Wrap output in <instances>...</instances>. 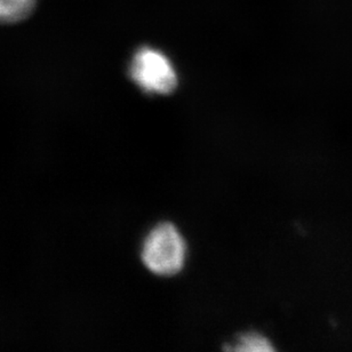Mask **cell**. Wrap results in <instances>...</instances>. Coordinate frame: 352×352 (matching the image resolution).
<instances>
[{
	"mask_svg": "<svg viewBox=\"0 0 352 352\" xmlns=\"http://www.w3.org/2000/svg\"><path fill=\"white\" fill-rule=\"evenodd\" d=\"M188 248L179 229L168 222L157 224L146 234L141 248L144 267L158 277H172L186 265Z\"/></svg>",
	"mask_w": 352,
	"mask_h": 352,
	"instance_id": "1",
	"label": "cell"
},
{
	"mask_svg": "<svg viewBox=\"0 0 352 352\" xmlns=\"http://www.w3.org/2000/svg\"><path fill=\"white\" fill-rule=\"evenodd\" d=\"M129 78L146 94L167 95L177 87V75L170 58L155 48L143 46L133 55Z\"/></svg>",
	"mask_w": 352,
	"mask_h": 352,
	"instance_id": "2",
	"label": "cell"
},
{
	"mask_svg": "<svg viewBox=\"0 0 352 352\" xmlns=\"http://www.w3.org/2000/svg\"><path fill=\"white\" fill-rule=\"evenodd\" d=\"M226 352H278L277 348L267 336L261 333H243L234 339Z\"/></svg>",
	"mask_w": 352,
	"mask_h": 352,
	"instance_id": "3",
	"label": "cell"
},
{
	"mask_svg": "<svg viewBox=\"0 0 352 352\" xmlns=\"http://www.w3.org/2000/svg\"><path fill=\"white\" fill-rule=\"evenodd\" d=\"M36 0H0V23L14 24L30 16Z\"/></svg>",
	"mask_w": 352,
	"mask_h": 352,
	"instance_id": "4",
	"label": "cell"
}]
</instances>
